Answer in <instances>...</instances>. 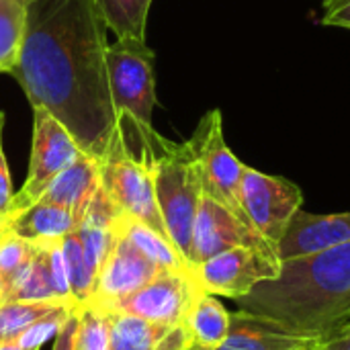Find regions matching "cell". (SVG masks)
I'll list each match as a JSON object with an SVG mask.
<instances>
[{"label": "cell", "mask_w": 350, "mask_h": 350, "mask_svg": "<svg viewBox=\"0 0 350 350\" xmlns=\"http://www.w3.org/2000/svg\"><path fill=\"white\" fill-rule=\"evenodd\" d=\"M96 0H33L10 72L31 109L49 111L96 162L117 127L107 76V35Z\"/></svg>", "instance_id": "cell-1"}, {"label": "cell", "mask_w": 350, "mask_h": 350, "mask_svg": "<svg viewBox=\"0 0 350 350\" xmlns=\"http://www.w3.org/2000/svg\"><path fill=\"white\" fill-rule=\"evenodd\" d=\"M238 306L295 332L324 338L350 314V242L281 260L279 277L258 283Z\"/></svg>", "instance_id": "cell-2"}, {"label": "cell", "mask_w": 350, "mask_h": 350, "mask_svg": "<svg viewBox=\"0 0 350 350\" xmlns=\"http://www.w3.org/2000/svg\"><path fill=\"white\" fill-rule=\"evenodd\" d=\"M144 139L150 156L154 191L168 240L191 267L193 224L203 197L201 172L191 142L174 144L144 127Z\"/></svg>", "instance_id": "cell-3"}, {"label": "cell", "mask_w": 350, "mask_h": 350, "mask_svg": "<svg viewBox=\"0 0 350 350\" xmlns=\"http://www.w3.org/2000/svg\"><path fill=\"white\" fill-rule=\"evenodd\" d=\"M107 76L113 109L133 121L152 127L156 107L154 53L148 41L117 39L107 47Z\"/></svg>", "instance_id": "cell-4"}, {"label": "cell", "mask_w": 350, "mask_h": 350, "mask_svg": "<svg viewBox=\"0 0 350 350\" xmlns=\"http://www.w3.org/2000/svg\"><path fill=\"white\" fill-rule=\"evenodd\" d=\"M240 205L250 228L277 250L291 219L304 205V193L283 176L246 166L240 185Z\"/></svg>", "instance_id": "cell-5"}, {"label": "cell", "mask_w": 350, "mask_h": 350, "mask_svg": "<svg viewBox=\"0 0 350 350\" xmlns=\"http://www.w3.org/2000/svg\"><path fill=\"white\" fill-rule=\"evenodd\" d=\"M189 142L199 162L203 195L226 205L230 211H234L240 219L246 221L240 205V185L246 164L240 162L226 144L221 111L213 109L205 113Z\"/></svg>", "instance_id": "cell-6"}, {"label": "cell", "mask_w": 350, "mask_h": 350, "mask_svg": "<svg viewBox=\"0 0 350 350\" xmlns=\"http://www.w3.org/2000/svg\"><path fill=\"white\" fill-rule=\"evenodd\" d=\"M80 154L82 150L78 148L72 133L49 111L33 107V142L29 170L23 189L12 197L8 213L21 211L35 203L51 185V180L62 170H66Z\"/></svg>", "instance_id": "cell-7"}, {"label": "cell", "mask_w": 350, "mask_h": 350, "mask_svg": "<svg viewBox=\"0 0 350 350\" xmlns=\"http://www.w3.org/2000/svg\"><path fill=\"white\" fill-rule=\"evenodd\" d=\"M281 271V258L277 254L236 246L224 250L195 267H191L193 279L201 291L211 295H221L230 299H240L248 295L258 283L277 279Z\"/></svg>", "instance_id": "cell-8"}, {"label": "cell", "mask_w": 350, "mask_h": 350, "mask_svg": "<svg viewBox=\"0 0 350 350\" xmlns=\"http://www.w3.org/2000/svg\"><path fill=\"white\" fill-rule=\"evenodd\" d=\"M199 291L191 271H160L142 289L117 301L113 312L131 314L164 326H180Z\"/></svg>", "instance_id": "cell-9"}, {"label": "cell", "mask_w": 350, "mask_h": 350, "mask_svg": "<svg viewBox=\"0 0 350 350\" xmlns=\"http://www.w3.org/2000/svg\"><path fill=\"white\" fill-rule=\"evenodd\" d=\"M236 246H250L277 254V250L271 248L244 219H240L226 205L203 195L193 224L191 267Z\"/></svg>", "instance_id": "cell-10"}, {"label": "cell", "mask_w": 350, "mask_h": 350, "mask_svg": "<svg viewBox=\"0 0 350 350\" xmlns=\"http://www.w3.org/2000/svg\"><path fill=\"white\" fill-rule=\"evenodd\" d=\"M158 273L160 269L152 260H148L127 238L113 230V246L96 277L90 299L113 310L117 301L142 289Z\"/></svg>", "instance_id": "cell-11"}, {"label": "cell", "mask_w": 350, "mask_h": 350, "mask_svg": "<svg viewBox=\"0 0 350 350\" xmlns=\"http://www.w3.org/2000/svg\"><path fill=\"white\" fill-rule=\"evenodd\" d=\"M320 338L295 332L271 318L238 310L230 332L215 350H314Z\"/></svg>", "instance_id": "cell-12"}, {"label": "cell", "mask_w": 350, "mask_h": 350, "mask_svg": "<svg viewBox=\"0 0 350 350\" xmlns=\"http://www.w3.org/2000/svg\"><path fill=\"white\" fill-rule=\"evenodd\" d=\"M350 242V211L316 215L297 211L283 234L277 252L281 260L322 252Z\"/></svg>", "instance_id": "cell-13"}, {"label": "cell", "mask_w": 350, "mask_h": 350, "mask_svg": "<svg viewBox=\"0 0 350 350\" xmlns=\"http://www.w3.org/2000/svg\"><path fill=\"white\" fill-rule=\"evenodd\" d=\"M193 347L187 328L156 324L131 314L113 312L109 350H187Z\"/></svg>", "instance_id": "cell-14"}, {"label": "cell", "mask_w": 350, "mask_h": 350, "mask_svg": "<svg viewBox=\"0 0 350 350\" xmlns=\"http://www.w3.org/2000/svg\"><path fill=\"white\" fill-rule=\"evenodd\" d=\"M98 189H100L98 162L82 152L66 170H62L51 180V185L37 201H47L66 207L76 215L78 221H82Z\"/></svg>", "instance_id": "cell-15"}, {"label": "cell", "mask_w": 350, "mask_h": 350, "mask_svg": "<svg viewBox=\"0 0 350 350\" xmlns=\"http://www.w3.org/2000/svg\"><path fill=\"white\" fill-rule=\"evenodd\" d=\"M4 226L8 234L31 244H49L64 240L80 226V221L66 207L47 201H35L21 211L4 215Z\"/></svg>", "instance_id": "cell-16"}, {"label": "cell", "mask_w": 350, "mask_h": 350, "mask_svg": "<svg viewBox=\"0 0 350 350\" xmlns=\"http://www.w3.org/2000/svg\"><path fill=\"white\" fill-rule=\"evenodd\" d=\"M113 230L119 232L123 238H127L160 271H174V273L191 271L189 262L174 248V244L166 236H162L156 230H152L150 226H146L144 221H139L131 215L119 213L117 219L113 221Z\"/></svg>", "instance_id": "cell-17"}, {"label": "cell", "mask_w": 350, "mask_h": 350, "mask_svg": "<svg viewBox=\"0 0 350 350\" xmlns=\"http://www.w3.org/2000/svg\"><path fill=\"white\" fill-rule=\"evenodd\" d=\"M232 314L211 293L199 291L183 322L191 342L205 350H215L230 332Z\"/></svg>", "instance_id": "cell-18"}, {"label": "cell", "mask_w": 350, "mask_h": 350, "mask_svg": "<svg viewBox=\"0 0 350 350\" xmlns=\"http://www.w3.org/2000/svg\"><path fill=\"white\" fill-rule=\"evenodd\" d=\"M4 301H62L51 285L49 267H47V246L35 244V254L31 262L10 281L4 293ZM76 306V304H68Z\"/></svg>", "instance_id": "cell-19"}, {"label": "cell", "mask_w": 350, "mask_h": 350, "mask_svg": "<svg viewBox=\"0 0 350 350\" xmlns=\"http://www.w3.org/2000/svg\"><path fill=\"white\" fill-rule=\"evenodd\" d=\"M31 0H0V74H10L18 62Z\"/></svg>", "instance_id": "cell-20"}, {"label": "cell", "mask_w": 350, "mask_h": 350, "mask_svg": "<svg viewBox=\"0 0 350 350\" xmlns=\"http://www.w3.org/2000/svg\"><path fill=\"white\" fill-rule=\"evenodd\" d=\"M154 0H96L103 23L117 39L146 41L148 14Z\"/></svg>", "instance_id": "cell-21"}, {"label": "cell", "mask_w": 350, "mask_h": 350, "mask_svg": "<svg viewBox=\"0 0 350 350\" xmlns=\"http://www.w3.org/2000/svg\"><path fill=\"white\" fill-rule=\"evenodd\" d=\"M76 306H68L59 301H2L0 304V342L16 340L29 326H33L41 318H47L64 310H72Z\"/></svg>", "instance_id": "cell-22"}, {"label": "cell", "mask_w": 350, "mask_h": 350, "mask_svg": "<svg viewBox=\"0 0 350 350\" xmlns=\"http://www.w3.org/2000/svg\"><path fill=\"white\" fill-rule=\"evenodd\" d=\"M78 328L74 350H109L113 310L98 301H82L76 306Z\"/></svg>", "instance_id": "cell-23"}, {"label": "cell", "mask_w": 350, "mask_h": 350, "mask_svg": "<svg viewBox=\"0 0 350 350\" xmlns=\"http://www.w3.org/2000/svg\"><path fill=\"white\" fill-rule=\"evenodd\" d=\"M62 250H64V258H66V267H68V281H70L72 297L76 299V304L88 301L94 293L96 277L86 262L82 242H80V236L76 230L70 232L62 240Z\"/></svg>", "instance_id": "cell-24"}, {"label": "cell", "mask_w": 350, "mask_h": 350, "mask_svg": "<svg viewBox=\"0 0 350 350\" xmlns=\"http://www.w3.org/2000/svg\"><path fill=\"white\" fill-rule=\"evenodd\" d=\"M33 254H35V244L18 236H12L8 232L0 238V277L4 279L6 287L31 262Z\"/></svg>", "instance_id": "cell-25"}, {"label": "cell", "mask_w": 350, "mask_h": 350, "mask_svg": "<svg viewBox=\"0 0 350 350\" xmlns=\"http://www.w3.org/2000/svg\"><path fill=\"white\" fill-rule=\"evenodd\" d=\"M74 310V308H72ZM72 310H64V312H57V314H51L47 318H41L39 322H35L33 326H29L18 338H16V345L23 350H39L49 338H55L62 324L66 322L68 314Z\"/></svg>", "instance_id": "cell-26"}, {"label": "cell", "mask_w": 350, "mask_h": 350, "mask_svg": "<svg viewBox=\"0 0 350 350\" xmlns=\"http://www.w3.org/2000/svg\"><path fill=\"white\" fill-rule=\"evenodd\" d=\"M47 246V267H49V277H51V285L55 295L62 301L68 304H76V299L72 297L70 291V281H68V267H66V258H64V250H62V240L57 242H49Z\"/></svg>", "instance_id": "cell-27"}, {"label": "cell", "mask_w": 350, "mask_h": 350, "mask_svg": "<svg viewBox=\"0 0 350 350\" xmlns=\"http://www.w3.org/2000/svg\"><path fill=\"white\" fill-rule=\"evenodd\" d=\"M320 23L326 27L350 29V0H324Z\"/></svg>", "instance_id": "cell-28"}, {"label": "cell", "mask_w": 350, "mask_h": 350, "mask_svg": "<svg viewBox=\"0 0 350 350\" xmlns=\"http://www.w3.org/2000/svg\"><path fill=\"white\" fill-rule=\"evenodd\" d=\"M2 129H4V113H0V215H6L12 203V183H10V172L2 148Z\"/></svg>", "instance_id": "cell-29"}, {"label": "cell", "mask_w": 350, "mask_h": 350, "mask_svg": "<svg viewBox=\"0 0 350 350\" xmlns=\"http://www.w3.org/2000/svg\"><path fill=\"white\" fill-rule=\"evenodd\" d=\"M76 328H78V316H76V308L68 314L66 322L62 324L55 342H53V350H74V342H76Z\"/></svg>", "instance_id": "cell-30"}, {"label": "cell", "mask_w": 350, "mask_h": 350, "mask_svg": "<svg viewBox=\"0 0 350 350\" xmlns=\"http://www.w3.org/2000/svg\"><path fill=\"white\" fill-rule=\"evenodd\" d=\"M316 350H350V326H338L324 338H320Z\"/></svg>", "instance_id": "cell-31"}, {"label": "cell", "mask_w": 350, "mask_h": 350, "mask_svg": "<svg viewBox=\"0 0 350 350\" xmlns=\"http://www.w3.org/2000/svg\"><path fill=\"white\" fill-rule=\"evenodd\" d=\"M0 350H23V349L16 345V340H8V342H0Z\"/></svg>", "instance_id": "cell-32"}, {"label": "cell", "mask_w": 350, "mask_h": 350, "mask_svg": "<svg viewBox=\"0 0 350 350\" xmlns=\"http://www.w3.org/2000/svg\"><path fill=\"white\" fill-rule=\"evenodd\" d=\"M4 293H6V285H4V279L0 277V304L4 301Z\"/></svg>", "instance_id": "cell-33"}, {"label": "cell", "mask_w": 350, "mask_h": 350, "mask_svg": "<svg viewBox=\"0 0 350 350\" xmlns=\"http://www.w3.org/2000/svg\"><path fill=\"white\" fill-rule=\"evenodd\" d=\"M6 234V226H4V215H0V238Z\"/></svg>", "instance_id": "cell-34"}, {"label": "cell", "mask_w": 350, "mask_h": 350, "mask_svg": "<svg viewBox=\"0 0 350 350\" xmlns=\"http://www.w3.org/2000/svg\"><path fill=\"white\" fill-rule=\"evenodd\" d=\"M340 326H350V314H349V316H347V318H345V322H342Z\"/></svg>", "instance_id": "cell-35"}, {"label": "cell", "mask_w": 350, "mask_h": 350, "mask_svg": "<svg viewBox=\"0 0 350 350\" xmlns=\"http://www.w3.org/2000/svg\"><path fill=\"white\" fill-rule=\"evenodd\" d=\"M187 350H205V349H201V347H197V345H193V347H189Z\"/></svg>", "instance_id": "cell-36"}, {"label": "cell", "mask_w": 350, "mask_h": 350, "mask_svg": "<svg viewBox=\"0 0 350 350\" xmlns=\"http://www.w3.org/2000/svg\"><path fill=\"white\" fill-rule=\"evenodd\" d=\"M314 350H316V349H314Z\"/></svg>", "instance_id": "cell-37"}]
</instances>
